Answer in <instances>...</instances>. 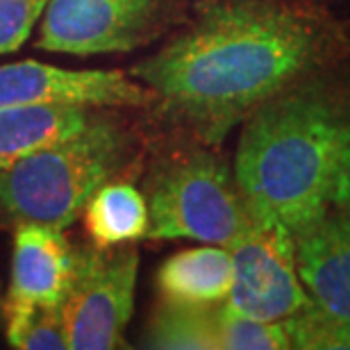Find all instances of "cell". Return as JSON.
Masks as SVG:
<instances>
[{
  "mask_svg": "<svg viewBox=\"0 0 350 350\" xmlns=\"http://www.w3.org/2000/svg\"><path fill=\"white\" fill-rule=\"evenodd\" d=\"M39 103L150 107L155 94L121 71H73L34 59L0 66V109Z\"/></svg>",
  "mask_w": 350,
  "mask_h": 350,
  "instance_id": "cell-9",
  "label": "cell"
},
{
  "mask_svg": "<svg viewBox=\"0 0 350 350\" xmlns=\"http://www.w3.org/2000/svg\"><path fill=\"white\" fill-rule=\"evenodd\" d=\"M85 228L98 246H121L148 237V202L128 182H107L91 196L85 212Z\"/></svg>",
  "mask_w": 350,
  "mask_h": 350,
  "instance_id": "cell-13",
  "label": "cell"
},
{
  "mask_svg": "<svg viewBox=\"0 0 350 350\" xmlns=\"http://www.w3.org/2000/svg\"><path fill=\"white\" fill-rule=\"evenodd\" d=\"M325 51L327 32L310 12L262 0H209L185 32L130 75L155 94L164 114L216 146Z\"/></svg>",
  "mask_w": 350,
  "mask_h": 350,
  "instance_id": "cell-1",
  "label": "cell"
},
{
  "mask_svg": "<svg viewBox=\"0 0 350 350\" xmlns=\"http://www.w3.org/2000/svg\"><path fill=\"white\" fill-rule=\"evenodd\" d=\"M75 271V246L59 228L18 223L14 230L12 282L3 305L7 341L16 339L37 307L64 305Z\"/></svg>",
  "mask_w": 350,
  "mask_h": 350,
  "instance_id": "cell-8",
  "label": "cell"
},
{
  "mask_svg": "<svg viewBox=\"0 0 350 350\" xmlns=\"http://www.w3.org/2000/svg\"><path fill=\"white\" fill-rule=\"evenodd\" d=\"M139 255L130 243L75 246L71 289L62 305L68 350L123 348L135 307Z\"/></svg>",
  "mask_w": 350,
  "mask_h": 350,
  "instance_id": "cell-6",
  "label": "cell"
},
{
  "mask_svg": "<svg viewBox=\"0 0 350 350\" xmlns=\"http://www.w3.org/2000/svg\"><path fill=\"white\" fill-rule=\"evenodd\" d=\"M232 255L226 246L205 243L169 257L157 273L164 300L182 305H221L232 289Z\"/></svg>",
  "mask_w": 350,
  "mask_h": 350,
  "instance_id": "cell-12",
  "label": "cell"
},
{
  "mask_svg": "<svg viewBox=\"0 0 350 350\" xmlns=\"http://www.w3.org/2000/svg\"><path fill=\"white\" fill-rule=\"evenodd\" d=\"M46 5L48 0H0V55L25 44Z\"/></svg>",
  "mask_w": 350,
  "mask_h": 350,
  "instance_id": "cell-17",
  "label": "cell"
},
{
  "mask_svg": "<svg viewBox=\"0 0 350 350\" xmlns=\"http://www.w3.org/2000/svg\"><path fill=\"white\" fill-rule=\"evenodd\" d=\"M152 239H193L230 248L248 228V202L228 164L191 150L155 173L148 196Z\"/></svg>",
  "mask_w": 350,
  "mask_h": 350,
  "instance_id": "cell-4",
  "label": "cell"
},
{
  "mask_svg": "<svg viewBox=\"0 0 350 350\" xmlns=\"http://www.w3.org/2000/svg\"><path fill=\"white\" fill-rule=\"evenodd\" d=\"M189 0H48L37 48L48 53H130L169 30Z\"/></svg>",
  "mask_w": 350,
  "mask_h": 350,
  "instance_id": "cell-5",
  "label": "cell"
},
{
  "mask_svg": "<svg viewBox=\"0 0 350 350\" xmlns=\"http://www.w3.org/2000/svg\"><path fill=\"white\" fill-rule=\"evenodd\" d=\"M248 228L230 246L232 289L223 305L243 317L282 323L312 305L298 275L296 239L280 219L248 205Z\"/></svg>",
  "mask_w": 350,
  "mask_h": 350,
  "instance_id": "cell-7",
  "label": "cell"
},
{
  "mask_svg": "<svg viewBox=\"0 0 350 350\" xmlns=\"http://www.w3.org/2000/svg\"><path fill=\"white\" fill-rule=\"evenodd\" d=\"M332 207L337 209L341 216H350V128H348L344 148H341L337 182H334V193H332Z\"/></svg>",
  "mask_w": 350,
  "mask_h": 350,
  "instance_id": "cell-18",
  "label": "cell"
},
{
  "mask_svg": "<svg viewBox=\"0 0 350 350\" xmlns=\"http://www.w3.org/2000/svg\"><path fill=\"white\" fill-rule=\"evenodd\" d=\"M12 348L21 350H66L64 310L62 305L37 307L25 327L10 341Z\"/></svg>",
  "mask_w": 350,
  "mask_h": 350,
  "instance_id": "cell-16",
  "label": "cell"
},
{
  "mask_svg": "<svg viewBox=\"0 0 350 350\" xmlns=\"http://www.w3.org/2000/svg\"><path fill=\"white\" fill-rule=\"evenodd\" d=\"M96 109L71 103H39L0 109V173L34 150L82 130Z\"/></svg>",
  "mask_w": 350,
  "mask_h": 350,
  "instance_id": "cell-11",
  "label": "cell"
},
{
  "mask_svg": "<svg viewBox=\"0 0 350 350\" xmlns=\"http://www.w3.org/2000/svg\"><path fill=\"white\" fill-rule=\"evenodd\" d=\"M293 239L298 275L314 310L323 314L350 346V216L327 214Z\"/></svg>",
  "mask_w": 350,
  "mask_h": 350,
  "instance_id": "cell-10",
  "label": "cell"
},
{
  "mask_svg": "<svg viewBox=\"0 0 350 350\" xmlns=\"http://www.w3.org/2000/svg\"><path fill=\"white\" fill-rule=\"evenodd\" d=\"M100 109V107H98ZM94 111L78 132L34 150L0 173V216L66 230L98 189L130 169L137 139L107 111Z\"/></svg>",
  "mask_w": 350,
  "mask_h": 350,
  "instance_id": "cell-3",
  "label": "cell"
},
{
  "mask_svg": "<svg viewBox=\"0 0 350 350\" xmlns=\"http://www.w3.org/2000/svg\"><path fill=\"white\" fill-rule=\"evenodd\" d=\"M216 346L219 350H286L291 348L282 323L243 317L219 305L216 310Z\"/></svg>",
  "mask_w": 350,
  "mask_h": 350,
  "instance_id": "cell-15",
  "label": "cell"
},
{
  "mask_svg": "<svg viewBox=\"0 0 350 350\" xmlns=\"http://www.w3.org/2000/svg\"><path fill=\"white\" fill-rule=\"evenodd\" d=\"M350 121L312 89L275 96L248 116L234 178L248 205L296 237L327 216Z\"/></svg>",
  "mask_w": 350,
  "mask_h": 350,
  "instance_id": "cell-2",
  "label": "cell"
},
{
  "mask_svg": "<svg viewBox=\"0 0 350 350\" xmlns=\"http://www.w3.org/2000/svg\"><path fill=\"white\" fill-rule=\"evenodd\" d=\"M219 305H182L164 300L144 337L146 348L219 350L216 346Z\"/></svg>",
  "mask_w": 350,
  "mask_h": 350,
  "instance_id": "cell-14",
  "label": "cell"
}]
</instances>
